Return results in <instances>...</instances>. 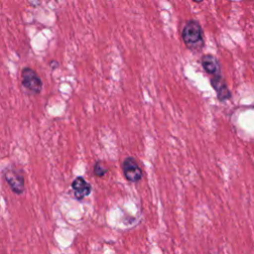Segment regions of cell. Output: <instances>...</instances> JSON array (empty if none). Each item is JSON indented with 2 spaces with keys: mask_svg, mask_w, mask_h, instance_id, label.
<instances>
[{
  "mask_svg": "<svg viewBox=\"0 0 254 254\" xmlns=\"http://www.w3.org/2000/svg\"><path fill=\"white\" fill-rule=\"evenodd\" d=\"M182 39L188 49L198 52L204 45L203 31L200 24L196 20H189L186 22L182 30Z\"/></svg>",
  "mask_w": 254,
  "mask_h": 254,
  "instance_id": "cell-1",
  "label": "cell"
},
{
  "mask_svg": "<svg viewBox=\"0 0 254 254\" xmlns=\"http://www.w3.org/2000/svg\"><path fill=\"white\" fill-rule=\"evenodd\" d=\"M22 85L31 93L39 94L43 88V81L37 71L32 67L26 66L21 71Z\"/></svg>",
  "mask_w": 254,
  "mask_h": 254,
  "instance_id": "cell-2",
  "label": "cell"
},
{
  "mask_svg": "<svg viewBox=\"0 0 254 254\" xmlns=\"http://www.w3.org/2000/svg\"><path fill=\"white\" fill-rule=\"evenodd\" d=\"M3 177L11 190L16 194H22L25 191V179L15 169H6L3 172Z\"/></svg>",
  "mask_w": 254,
  "mask_h": 254,
  "instance_id": "cell-3",
  "label": "cell"
},
{
  "mask_svg": "<svg viewBox=\"0 0 254 254\" xmlns=\"http://www.w3.org/2000/svg\"><path fill=\"white\" fill-rule=\"evenodd\" d=\"M124 178L130 183H138L143 177V172L134 157H127L122 162Z\"/></svg>",
  "mask_w": 254,
  "mask_h": 254,
  "instance_id": "cell-4",
  "label": "cell"
},
{
  "mask_svg": "<svg viewBox=\"0 0 254 254\" xmlns=\"http://www.w3.org/2000/svg\"><path fill=\"white\" fill-rule=\"evenodd\" d=\"M71 188L73 190V195L77 200H82L88 196L92 190L91 185L85 181L83 177H76L71 182Z\"/></svg>",
  "mask_w": 254,
  "mask_h": 254,
  "instance_id": "cell-5",
  "label": "cell"
},
{
  "mask_svg": "<svg viewBox=\"0 0 254 254\" xmlns=\"http://www.w3.org/2000/svg\"><path fill=\"white\" fill-rule=\"evenodd\" d=\"M210 84L212 86V88L214 89V91L216 92L217 98L219 101L223 102L228 100L231 97V92L227 87V84L224 80V78L220 75H216V76H212L210 79Z\"/></svg>",
  "mask_w": 254,
  "mask_h": 254,
  "instance_id": "cell-6",
  "label": "cell"
},
{
  "mask_svg": "<svg viewBox=\"0 0 254 254\" xmlns=\"http://www.w3.org/2000/svg\"><path fill=\"white\" fill-rule=\"evenodd\" d=\"M200 63L203 69L207 73L211 74L212 76L220 75V64L214 56L210 54H205L201 57Z\"/></svg>",
  "mask_w": 254,
  "mask_h": 254,
  "instance_id": "cell-7",
  "label": "cell"
},
{
  "mask_svg": "<svg viewBox=\"0 0 254 254\" xmlns=\"http://www.w3.org/2000/svg\"><path fill=\"white\" fill-rule=\"evenodd\" d=\"M108 172V168L101 162V161H96L94 166H93V174L95 177L101 178L105 176V174Z\"/></svg>",
  "mask_w": 254,
  "mask_h": 254,
  "instance_id": "cell-8",
  "label": "cell"
},
{
  "mask_svg": "<svg viewBox=\"0 0 254 254\" xmlns=\"http://www.w3.org/2000/svg\"><path fill=\"white\" fill-rule=\"evenodd\" d=\"M50 65H51V67H52L53 69H55L56 67L59 66V63H58L57 61H51V62H50Z\"/></svg>",
  "mask_w": 254,
  "mask_h": 254,
  "instance_id": "cell-9",
  "label": "cell"
}]
</instances>
